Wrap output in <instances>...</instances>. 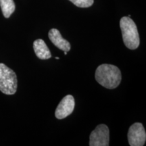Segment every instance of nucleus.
I'll return each mask as SVG.
<instances>
[{
  "mask_svg": "<svg viewBox=\"0 0 146 146\" xmlns=\"http://www.w3.org/2000/svg\"><path fill=\"white\" fill-rule=\"evenodd\" d=\"M95 77L98 83L110 89L116 88L122 80L120 69L116 66L107 64H104L97 68Z\"/></svg>",
  "mask_w": 146,
  "mask_h": 146,
  "instance_id": "1",
  "label": "nucleus"
},
{
  "mask_svg": "<svg viewBox=\"0 0 146 146\" xmlns=\"http://www.w3.org/2000/svg\"><path fill=\"white\" fill-rule=\"evenodd\" d=\"M120 27L125 46L130 50L137 48L139 45L140 40L135 22L130 17L124 16L120 19Z\"/></svg>",
  "mask_w": 146,
  "mask_h": 146,
  "instance_id": "2",
  "label": "nucleus"
},
{
  "mask_svg": "<svg viewBox=\"0 0 146 146\" xmlns=\"http://www.w3.org/2000/svg\"><path fill=\"white\" fill-rule=\"evenodd\" d=\"M18 80L16 73L3 63H0V91L6 95L16 92Z\"/></svg>",
  "mask_w": 146,
  "mask_h": 146,
  "instance_id": "3",
  "label": "nucleus"
},
{
  "mask_svg": "<svg viewBox=\"0 0 146 146\" xmlns=\"http://www.w3.org/2000/svg\"><path fill=\"white\" fill-rule=\"evenodd\" d=\"M110 131L108 127L102 124L97 126L92 131L89 137L90 146H108L109 145Z\"/></svg>",
  "mask_w": 146,
  "mask_h": 146,
  "instance_id": "4",
  "label": "nucleus"
},
{
  "mask_svg": "<svg viewBox=\"0 0 146 146\" xmlns=\"http://www.w3.org/2000/svg\"><path fill=\"white\" fill-rule=\"evenodd\" d=\"M128 141L131 146H143L146 141V133L143 125L140 123H134L129 128Z\"/></svg>",
  "mask_w": 146,
  "mask_h": 146,
  "instance_id": "5",
  "label": "nucleus"
},
{
  "mask_svg": "<svg viewBox=\"0 0 146 146\" xmlns=\"http://www.w3.org/2000/svg\"><path fill=\"white\" fill-rule=\"evenodd\" d=\"M74 106H75V102L73 96L71 95L65 96L60 102L55 112L56 117L58 119H63L66 118L72 113Z\"/></svg>",
  "mask_w": 146,
  "mask_h": 146,
  "instance_id": "6",
  "label": "nucleus"
},
{
  "mask_svg": "<svg viewBox=\"0 0 146 146\" xmlns=\"http://www.w3.org/2000/svg\"><path fill=\"white\" fill-rule=\"evenodd\" d=\"M48 36L52 43L58 49L64 51V52H68L70 51L71 48L70 43L67 40L64 39L60 34V32L57 29H51L49 31Z\"/></svg>",
  "mask_w": 146,
  "mask_h": 146,
  "instance_id": "7",
  "label": "nucleus"
},
{
  "mask_svg": "<svg viewBox=\"0 0 146 146\" xmlns=\"http://www.w3.org/2000/svg\"><path fill=\"white\" fill-rule=\"evenodd\" d=\"M33 49L36 56L41 60H47L52 57L46 43L42 39H36L33 43Z\"/></svg>",
  "mask_w": 146,
  "mask_h": 146,
  "instance_id": "8",
  "label": "nucleus"
},
{
  "mask_svg": "<svg viewBox=\"0 0 146 146\" xmlns=\"http://www.w3.org/2000/svg\"><path fill=\"white\" fill-rule=\"evenodd\" d=\"M0 7L5 18H8L15 10L14 0H0Z\"/></svg>",
  "mask_w": 146,
  "mask_h": 146,
  "instance_id": "9",
  "label": "nucleus"
},
{
  "mask_svg": "<svg viewBox=\"0 0 146 146\" xmlns=\"http://www.w3.org/2000/svg\"><path fill=\"white\" fill-rule=\"evenodd\" d=\"M76 6L79 8H88L93 5L94 0H70Z\"/></svg>",
  "mask_w": 146,
  "mask_h": 146,
  "instance_id": "10",
  "label": "nucleus"
},
{
  "mask_svg": "<svg viewBox=\"0 0 146 146\" xmlns=\"http://www.w3.org/2000/svg\"><path fill=\"white\" fill-rule=\"evenodd\" d=\"M56 60H59L60 58H59V57H56Z\"/></svg>",
  "mask_w": 146,
  "mask_h": 146,
  "instance_id": "11",
  "label": "nucleus"
},
{
  "mask_svg": "<svg viewBox=\"0 0 146 146\" xmlns=\"http://www.w3.org/2000/svg\"><path fill=\"white\" fill-rule=\"evenodd\" d=\"M64 55H67V52H64Z\"/></svg>",
  "mask_w": 146,
  "mask_h": 146,
  "instance_id": "12",
  "label": "nucleus"
}]
</instances>
